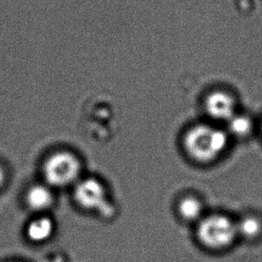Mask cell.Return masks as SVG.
<instances>
[{"mask_svg":"<svg viewBox=\"0 0 262 262\" xmlns=\"http://www.w3.org/2000/svg\"><path fill=\"white\" fill-rule=\"evenodd\" d=\"M230 137L225 129L207 124L189 128L182 140L187 156L200 164H210L226 152Z\"/></svg>","mask_w":262,"mask_h":262,"instance_id":"6da1fadb","label":"cell"},{"mask_svg":"<svg viewBox=\"0 0 262 262\" xmlns=\"http://www.w3.org/2000/svg\"><path fill=\"white\" fill-rule=\"evenodd\" d=\"M196 238L201 245L211 251H223L238 238L236 221L224 214L205 215L196 223Z\"/></svg>","mask_w":262,"mask_h":262,"instance_id":"7a4b0ae2","label":"cell"},{"mask_svg":"<svg viewBox=\"0 0 262 262\" xmlns=\"http://www.w3.org/2000/svg\"><path fill=\"white\" fill-rule=\"evenodd\" d=\"M80 172V161L70 152H57L44 163V178L50 185L54 187L73 184L79 178Z\"/></svg>","mask_w":262,"mask_h":262,"instance_id":"3957f363","label":"cell"},{"mask_svg":"<svg viewBox=\"0 0 262 262\" xmlns=\"http://www.w3.org/2000/svg\"><path fill=\"white\" fill-rule=\"evenodd\" d=\"M106 190L96 179H85L77 183L74 191L77 204L85 210L99 211L104 215L113 214V207L106 200Z\"/></svg>","mask_w":262,"mask_h":262,"instance_id":"277c9868","label":"cell"},{"mask_svg":"<svg viewBox=\"0 0 262 262\" xmlns=\"http://www.w3.org/2000/svg\"><path fill=\"white\" fill-rule=\"evenodd\" d=\"M206 111L212 119L228 121L235 115V104L233 99L222 92H215L206 100Z\"/></svg>","mask_w":262,"mask_h":262,"instance_id":"5b68a950","label":"cell"},{"mask_svg":"<svg viewBox=\"0 0 262 262\" xmlns=\"http://www.w3.org/2000/svg\"><path fill=\"white\" fill-rule=\"evenodd\" d=\"M204 212V204L198 196H185L179 201L178 214L186 222H200Z\"/></svg>","mask_w":262,"mask_h":262,"instance_id":"8992f818","label":"cell"},{"mask_svg":"<svg viewBox=\"0 0 262 262\" xmlns=\"http://www.w3.org/2000/svg\"><path fill=\"white\" fill-rule=\"evenodd\" d=\"M53 201L52 192L46 186H33L26 194V203L34 211L47 210L53 204Z\"/></svg>","mask_w":262,"mask_h":262,"instance_id":"52a82bcc","label":"cell"},{"mask_svg":"<svg viewBox=\"0 0 262 262\" xmlns=\"http://www.w3.org/2000/svg\"><path fill=\"white\" fill-rule=\"evenodd\" d=\"M54 232V225L51 219L46 216L33 220L30 223L26 234L33 243H43L49 240Z\"/></svg>","mask_w":262,"mask_h":262,"instance_id":"ba28073f","label":"cell"},{"mask_svg":"<svg viewBox=\"0 0 262 262\" xmlns=\"http://www.w3.org/2000/svg\"><path fill=\"white\" fill-rule=\"evenodd\" d=\"M236 227L238 237L254 240L262 233V220L257 215H244L236 221Z\"/></svg>","mask_w":262,"mask_h":262,"instance_id":"9c48e42d","label":"cell"},{"mask_svg":"<svg viewBox=\"0 0 262 262\" xmlns=\"http://www.w3.org/2000/svg\"><path fill=\"white\" fill-rule=\"evenodd\" d=\"M253 129V124L251 119L244 115H234L227 121V129L229 137L237 139H244L251 135Z\"/></svg>","mask_w":262,"mask_h":262,"instance_id":"30bf717a","label":"cell"},{"mask_svg":"<svg viewBox=\"0 0 262 262\" xmlns=\"http://www.w3.org/2000/svg\"><path fill=\"white\" fill-rule=\"evenodd\" d=\"M5 179H6V174H5L4 170L0 167V188L4 184Z\"/></svg>","mask_w":262,"mask_h":262,"instance_id":"8fae6325","label":"cell"}]
</instances>
